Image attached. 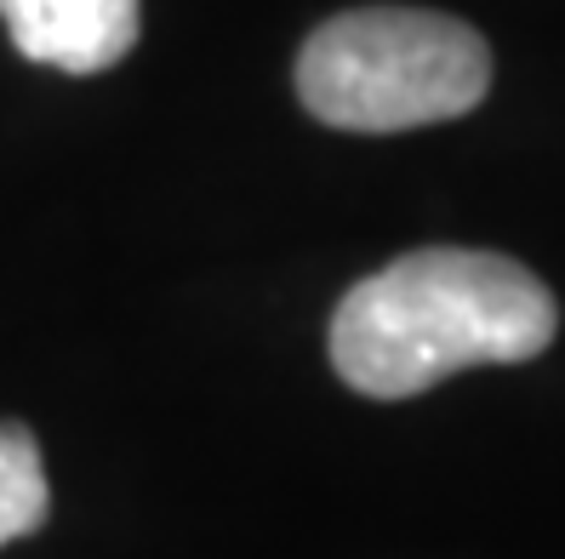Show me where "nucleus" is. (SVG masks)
Listing matches in <instances>:
<instances>
[{"label":"nucleus","mask_w":565,"mask_h":559,"mask_svg":"<svg viewBox=\"0 0 565 559\" xmlns=\"http://www.w3.org/2000/svg\"><path fill=\"white\" fill-rule=\"evenodd\" d=\"M52 514V485L41 445L23 422H0V548L41 531Z\"/></svg>","instance_id":"obj_4"},{"label":"nucleus","mask_w":565,"mask_h":559,"mask_svg":"<svg viewBox=\"0 0 565 559\" xmlns=\"http://www.w3.org/2000/svg\"><path fill=\"white\" fill-rule=\"evenodd\" d=\"M491 86L480 29L428 7H354L297 52V97L338 131H412L469 115Z\"/></svg>","instance_id":"obj_2"},{"label":"nucleus","mask_w":565,"mask_h":559,"mask_svg":"<svg viewBox=\"0 0 565 559\" xmlns=\"http://www.w3.org/2000/svg\"><path fill=\"white\" fill-rule=\"evenodd\" d=\"M12 46L63 75H104L138 46V0H0Z\"/></svg>","instance_id":"obj_3"},{"label":"nucleus","mask_w":565,"mask_h":559,"mask_svg":"<svg viewBox=\"0 0 565 559\" xmlns=\"http://www.w3.org/2000/svg\"><path fill=\"white\" fill-rule=\"evenodd\" d=\"M559 332L554 291L514 257L423 246L365 275L331 314V366L354 394L412 400L469 366H520Z\"/></svg>","instance_id":"obj_1"}]
</instances>
